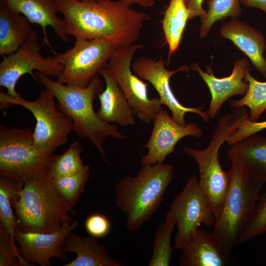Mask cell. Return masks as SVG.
Masks as SVG:
<instances>
[{"label": "cell", "instance_id": "cell-1", "mask_svg": "<svg viewBox=\"0 0 266 266\" xmlns=\"http://www.w3.org/2000/svg\"><path fill=\"white\" fill-rule=\"evenodd\" d=\"M68 36L91 39L104 38L117 47L136 43L149 17L119 0H55Z\"/></svg>", "mask_w": 266, "mask_h": 266}, {"label": "cell", "instance_id": "cell-2", "mask_svg": "<svg viewBox=\"0 0 266 266\" xmlns=\"http://www.w3.org/2000/svg\"><path fill=\"white\" fill-rule=\"evenodd\" d=\"M36 74L39 82L57 100L58 108L71 119L77 135L87 139L109 164L103 147L107 138L124 139L128 137L118 131L115 124L102 121L94 110V101L103 89L100 74L85 87L62 84L39 72Z\"/></svg>", "mask_w": 266, "mask_h": 266}, {"label": "cell", "instance_id": "cell-3", "mask_svg": "<svg viewBox=\"0 0 266 266\" xmlns=\"http://www.w3.org/2000/svg\"><path fill=\"white\" fill-rule=\"evenodd\" d=\"M232 166L229 188L212 233L228 257L239 245L240 238L252 219L266 179L236 160Z\"/></svg>", "mask_w": 266, "mask_h": 266}, {"label": "cell", "instance_id": "cell-4", "mask_svg": "<svg viewBox=\"0 0 266 266\" xmlns=\"http://www.w3.org/2000/svg\"><path fill=\"white\" fill-rule=\"evenodd\" d=\"M47 167L26 181L17 198L12 200L17 227L23 232L48 233L58 231L75 212L57 194Z\"/></svg>", "mask_w": 266, "mask_h": 266}, {"label": "cell", "instance_id": "cell-5", "mask_svg": "<svg viewBox=\"0 0 266 266\" xmlns=\"http://www.w3.org/2000/svg\"><path fill=\"white\" fill-rule=\"evenodd\" d=\"M174 176L170 164L142 166L137 175H127L114 186L115 202L127 216L128 230L135 232L149 221L163 202Z\"/></svg>", "mask_w": 266, "mask_h": 266}, {"label": "cell", "instance_id": "cell-6", "mask_svg": "<svg viewBox=\"0 0 266 266\" xmlns=\"http://www.w3.org/2000/svg\"><path fill=\"white\" fill-rule=\"evenodd\" d=\"M242 113L235 109L223 116L217 122L212 134L209 145L204 149L184 146L185 152L192 158L198 166L199 186L210 204L215 216L218 217L228 193L230 176L220 163L219 150L223 143L235 133Z\"/></svg>", "mask_w": 266, "mask_h": 266}, {"label": "cell", "instance_id": "cell-7", "mask_svg": "<svg viewBox=\"0 0 266 266\" xmlns=\"http://www.w3.org/2000/svg\"><path fill=\"white\" fill-rule=\"evenodd\" d=\"M0 103V109L16 105L31 112L36 120L33 131L35 147L49 155H52L57 148L65 145L70 133L74 131L71 119L58 108L55 97L46 89L41 90L33 101L2 92Z\"/></svg>", "mask_w": 266, "mask_h": 266}, {"label": "cell", "instance_id": "cell-8", "mask_svg": "<svg viewBox=\"0 0 266 266\" xmlns=\"http://www.w3.org/2000/svg\"><path fill=\"white\" fill-rule=\"evenodd\" d=\"M52 155L37 149L30 128L0 126V175L25 182L48 166Z\"/></svg>", "mask_w": 266, "mask_h": 266}, {"label": "cell", "instance_id": "cell-9", "mask_svg": "<svg viewBox=\"0 0 266 266\" xmlns=\"http://www.w3.org/2000/svg\"><path fill=\"white\" fill-rule=\"evenodd\" d=\"M116 47L104 38H76L71 48L56 54L63 66L57 81L68 85L87 86L106 67Z\"/></svg>", "mask_w": 266, "mask_h": 266}, {"label": "cell", "instance_id": "cell-10", "mask_svg": "<svg viewBox=\"0 0 266 266\" xmlns=\"http://www.w3.org/2000/svg\"><path fill=\"white\" fill-rule=\"evenodd\" d=\"M143 47L136 43L117 47L105 68L117 82L135 115L143 123L149 124L162 109L163 104L159 98H149L148 84L132 69L133 58Z\"/></svg>", "mask_w": 266, "mask_h": 266}, {"label": "cell", "instance_id": "cell-11", "mask_svg": "<svg viewBox=\"0 0 266 266\" xmlns=\"http://www.w3.org/2000/svg\"><path fill=\"white\" fill-rule=\"evenodd\" d=\"M165 221L177 225L173 239V247L176 249H181L185 245L201 225L214 226V213L196 175L190 177L183 190L175 197Z\"/></svg>", "mask_w": 266, "mask_h": 266}, {"label": "cell", "instance_id": "cell-12", "mask_svg": "<svg viewBox=\"0 0 266 266\" xmlns=\"http://www.w3.org/2000/svg\"><path fill=\"white\" fill-rule=\"evenodd\" d=\"M40 47L38 33L33 31L16 52L4 57L0 63V86L6 88L8 94L19 96L15 90L16 83L26 74L36 79L33 72L34 70L50 78L58 77L60 74L63 66L57 55L44 57L40 53Z\"/></svg>", "mask_w": 266, "mask_h": 266}, {"label": "cell", "instance_id": "cell-13", "mask_svg": "<svg viewBox=\"0 0 266 266\" xmlns=\"http://www.w3.org/2000/svg\"><path fill=\"white\" fill-rule=\"evenodd\" d=\"M132 68L135 74L143 80L149 82L157 92L163 105H166L172 113V118L181 125L186 124L185 115L188 112L199 115L206 122L210 119L202 106L190 107L184 106L177 99L170 87L169 80L179 71L188 72L189 67L181 66L173 70L167 69L166 62L162 58L157 59L145 56L137 58L132 64Z\"/></svg>", "mask_w": 266, "mask_h": 266}, {"label": "cell", "instance_id": "cell-14", "mask_svg": "<svg viewBox=\"0 0 266 266\" xmlns=\"http://www.w3.org/2000/svg\"><path fill=\"white\" fill-rule=\"evenodd\" d=\"M77 226L78 222L72 219L53 233L23 232L16 227L14 238L18 251L30 264L51 266V259L53 258L64 263L69 258L66 251L68 238Z\"/></svg>", "mask_w": 266, "mask_h": 266}, {"label": "cell", "instance_id": "cell-15", "mask_svg": "<svg viewBox=\"0 0 266 266\" xmlns=\"http://www.w3.org/2000/svg\"><path fill=\"white\" fill-rule=\"evenodd\" d=\"M153 121L150 137L141 147L147 149V153L141 157L142 166L164 163L168 155L175 152L174 147L181 138L189 135L200 138L203 135L197 124L190 122L181 125L163 109Z\"/></svg>", "mask_w": 266, "mask_h": 266}, {"label": "cell", "instance_id": "cell-16", "mask_svg": "<svg viewBox=\"0 0 266 266\" xmlns=\"http://www.w3.org/2000/svg\"><path fill=\"white\" fill-rule=\"evenodd\" d=\"M191 69L198 72L208 87L211 99L206 111L210 119H214L224 103L235 95H244L248 89V83L243 81L246 73L250 70L249 62L245 58L237 60L230 75L218 78L213 74L210 66H206L204 71L198 64L191 65Z\"/></svg>", "mask_w": 266, "mask_h": 266}, {"label": "cell", "instance_id": "cell-17", "mask_svg": "<svg viewBox=\"0 0 266 266\" xmlns=\"http://www.w3.org/2000/svg\"><path fill=\"white\" fill-rule=\"evenodd\" d=\"M0 8L18 13L25 16L32 23L39 25L43 34V42L52 52L57 53L48 39V27H51L63 42L70 41L65 32V24L59 16L55 0H0Z\"/></svg>", "mask_w": 266, "mask_h": 266}, {"label": "cell", "instance_id": "cell-18", "mask_svg": "<svg viewBox=\"0 0 266 266\" xmlns=\"http://www.w3.org/2000/svg\"><path fill=\"white\" fill-rule=\"evenodd\" d=\"M220 35L230 40L250 59L257 70L266 78V41L263 33L237 19L225 23Z\"/></svg>", "mask_w": 266, "mask_h": 266}, {"label": "cell", "instance_id": "cell-19", "mask_svg": "<svg viewBox=\"0 0 266 266\" xmlns=\"http://www.w3.org/2000/svg\"><path fill=\"white\" fill-rule=\"evenodd\" d=\"M99 74L105 82V88L98 98L100 107L97 113L104 122L113 123L123 127L134 126V113L117 82L106 68Z\"/></svg>", "mask_w": 266, "mask_h": 266}, {"label": "cell", "instance_id": "cell-20", "mask_svg": "<svg viewBox=\"0 0 266 266\" xmlns=\"http://www.w3.org/2000/svg\"><path fill=\"white\" fill-rule=\"evenodd\" d=\"M181 266H224L228 256L212 233L198 229L181 249Z\"/></svg>", "mask_w": 266, "mask_h": 266}, {"label": "cell", "instance_id": "cell-21", "mask_svg": "<svg viewBox=\"0 0 266 266\" xmlns=\"http://www.w3.org/2000/svg\"><path fill=\"white\" fill-rule=\"evenodd\" d=\"M66 251L76 254L75 259L64 266H122L119 261L109 255L105 247L93 236H83L70 233Z\"/></svg>", "mask_w": 266, "mask_h": 266}, {"label": "cell", "instance_id": "cell-22", "mask_svg": "<svg viewBox=\"0 0 266 266\" xmlns=\"http://www.w3.org/2000/svg\"><path fill=\"white\" fill-rule=\"evenodd\" d=\"M33 31L25 16L0 8V55L5 57L16 52Z\"/></svg>", "mask_w": 266, "mask_h": 266}, {"label": "cell", "instance_id": "cell-23", "mask_svg": "<svg viewBox=\"0 0 266 266\" xmlns=\"http://www.w3.org/2000/svg\"><path fill=\"white\" fill-rule=\"evenodd\" d=\"M228 157L239 161L266 181V136L254 133L233 144Z\"/></svg>", "mask_w": 266, "mask_h": 266}, {"label": "cell", "instance_id": "cell-24", "mask_svg": "<svg viewBox=\"0 0 266 266\" xmlns=\"http://www.w3.org/2000/svg\"><path fill=\"white\" fill-rule=\"evenodd\" d=\"M190 16V10L184 0H170L161 21L170 55L178 48Z\"/></svg>", "mask_w": 266, "mask_h": 266}, {"label": "cell", "instance_id": "cell-25", "mask_svg": "<svg viewBox=\"0 0 266 266\" xmlns=\"http://www.w3.org/2000/svg\"><path fill=\"white\" fill-rule=\"evenodd\" d=\"M244 79L248 83L247 93L241 99L230 100L229 104L234 109L247 106L250 109L249 120L256 122L266 110V81L257 80L250 71L246 73Z\"/></svg>", "mask_w": 266, "mask_h": 266}, {"label": "cell", "instance_id": "cell-26", "mask_svg": "<svg viewBox=\"0 0 266 266\" xmlns=\"http://www.w3.org/2000/svg\"><path fill=\"white\" fill-rule=\"evenodd\" d=\"M24 183L2 176L0 178V226L13 238L17 221L12 210V201L18 197Z\"/></svg>", "mask_w": 266, "mask_h": 266}, {"label": "cell", "instance_id": "cell-27", "mask_svg": "<svg viewBox=\"0 0 266 266\" xmlns=\"http://www.w3.org/2000/svg\"><path fill=\"white\" fill-rule=\"evenodd\" d=\"M90 167L84 165L77 172L70 175L53 178V186L60 197L71 208L76 204L89 177Z\"/></svg>", "mask_w": 266, "mask_h": 266}, {"label": "cell", "instance_id": "cell-28", "mask_svg": "<svg viewBox=\"0 0 266 266\" xmlns=\"http://www.w3.org/2000/svg\"><path fill=\"white\" fill-rule=\"evenodd\" d=\"M205 3L208 5V9L206 14L200 17V35L202 38L208 34L216 21L228 17L237 19L242 12L240 0H207Z\"/></svg>", "mask_w": 266, "mask_h": 266}, {"label": "cell", "instance_id": "cell-29", "mask_svg": "<svg viewBox=\"0 0 266 266\" xmlns=\"http://www.w3.org/2000/svg\"><path fill=\"white\" fill-rule=\"evenodd\" d=\"M82 148L77 141L72 143L61 155L52 156L47 167L53 178L73 174L84 165L81 158Z\"/></svg>", "mask_w": 266, "mask_h": 266}, {"label": "cell", "instance_id": "cell-30", "mask_svg": "<svg viewBox=\"0 0 266 266\" xmlns=\"http://www.w3.org/2000/svg\"><path fill=\"white\" fill-rule=\"evenodd\" d=\"M175 224L165 221L157 227L154 239L153 252L149 266H168L172 252L171 237Z\"/></svg>", "mask_w": 266, "mask_h": 266}, {"label": "cell", "instance_id": "cell-31", "mask_svg": "<svg viewBox=\"0 0 266 266\" xmlns=\"http://www.w3.org/2000/svg\"><path fill=\"white\" fill-rule=\"evenodd\" d=\"M20 254L15 238L0 226V266H29Z\"/></svg>", "mask_w": 266, "mask_h": 266}, {"label": "cell", "instance_id": "cell-32", "mask_svg": "<svg viewBox=\"0 0 266 266\" xmlns=\"http://www.w3.org/2000/svg\"><path fill=\"white\" fill-rule=\"evenodd\" d=\"M266 232V187L264 193L260 196L254 215L243 232L238 244Z\"/></svg>", "mask_w": 266, "mask_h": 266}, {"label": "cell", "instance_id": "cell-33", "mask_svg": "<svg viewBox=\"0 0 266 266\" xmlns=\"http://www.w3.org/2000/svg\"><path fill=\"white\" fill-rule=\"evenodd\" d=\"M266 129V120L252 122L249 119V114L244 109L235 133L226 141L229 145L238 142L248 136Z\"/></svg>", "mask_w": 266, "mask_h": 266}, {"label": "cell", "instance_id": "cell-34", "mask_svg": "<svg viewBox=\"0 0 266 266\" xmlns=\"http://www.w3.org/2000/svg\"><path fill=\"white\" fill-rule=\"evenodd\" d=\"M85 226L88 234L95 238L106 235L110 230V223L108 219L100 214H94L86 220Z\"/></svg>", "mask_w": 266, "mask_h": 266}, {"label": "cell", "instance_id": "cell-35", "mask_svg": "<svg viewBox=\"0 0 266 266\" xmlns=\"http://www.w3.org/2000/svg\"><path fill=\"white\" fill-rule=\"evenodd\" d=\"M186 5L190 12V20L196 17L204 16L206 10L202 7L203 0H184Z\"/></svg>", "mask_w": 266, "mask_h": 266}, {"label": "cell", "instance_id": "cell-36", "mask_svg": "<svg viewBox=\"0 0 266 266\" xmlns=\"http://www.w3.org/2000/svg\"><path fill=\"white\" fill-rule=\"evenodd\" d=\"M240 2L246 7L261 9L266 14V0H240Z\"/></svg>", "mask_w": 266, "mask_h": 266}, {"label": "cell", "instance_id": "cell-37", "mask_svg": "<svg viewBox=\"0 0 266 266\" xmlns=\"http://www.w3.org/2000/svg\"><path fill=\"white\" fill-rule=\"evenodd\" d=\"M125 5L130 7L132 4H137L143 8H148L153 6L155 0H119Z\"/></svg>", "mask_w": 266, "mask_h": 266}, {"label": "cell", "instance_id": "cell-38", "mask_svg": "<svg viewBox=\"0 0 266 266\" xmlns=\"http://www.w3.org/2000/svg\"><path fill=\"white\" fill-rule=\"evenodd\" d=\"M79 0L89 1H94V0Z\"/></svg>", "mask_w": 266, "mask_h": 266}, {"label": "cell", "instance_id": "cell-39", "mask_svg": "<svg viewBox=\"0 0 266 266\" xmlns=\"http://www.w3.org/2000/svg\"></svg>", "mask_w": 266, "mask_h": 266}]
</instances>
